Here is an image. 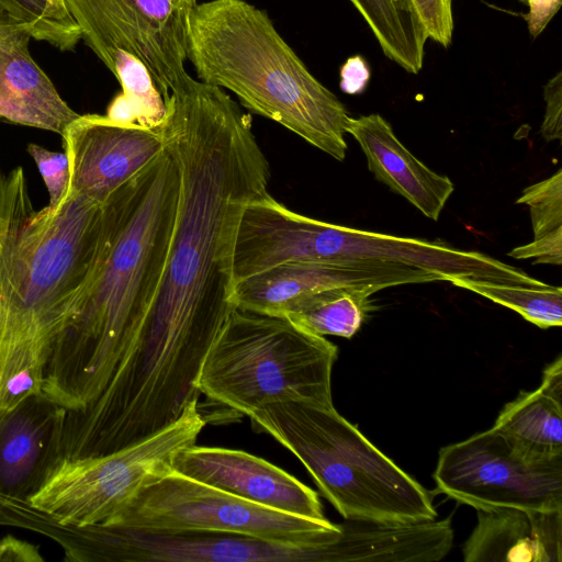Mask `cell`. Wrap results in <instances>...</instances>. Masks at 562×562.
I'll return each instance as SVG.
<instances>
[{"instance_id": "cell-31", "label": "cell", "mask_w": 562, "mask_h": 562, "mask_svg": "<svg viewBox=\"0 0 562 562\" xmlns=\"http://www.w3.org/2000/svg\"><path fill=\"white\" fill-rule=\"evenodd\" d=\"M562 4V0H527L526 21L529 33L537 37L546 29Z\"/></svg>"}, {"instance_id": "cell-18", "label": "cell", "mask_w": 562, "mask_h": 562, "mask_svg": "<svg viewBox=\"0 0 562 562\" xmlns=\"http://www.w3.org/2000/svg\"><path fill=\"white\" fill-rule=\"evenodd\" d=\"M339 539L324 547V562H435L453 542L451 519L381 522L346 519Z\"/></svg>"}, {"instance_id": "cell-24", "label": "cell", "mask_w": 562, "mask_h": 562, "mask_svg": "<svg viewBox=\"0 0 562 562\" xmlns=\"http://www.w3.org/2000/svg\"><path fill=\"white\" fill-rule=\"evenodd\" d=\"M516 203L529 206L533 237L562 227V170L524 189Z\"/></svg>"}, {"instance_id": "cell-27", "label": "cell", "mask_w": 562, "mask_h": 562, "mask_svg": "<svg viewBox=\"0 0 562 562\" xmlns=\"http://www.w3.org/2000/svg\"><path fill=\"white\" fill-rule=\"evenodd\" d=\"M546 110L540 127L547 142L562 139V71H558L543 87Z\"/></svg>"}, {"instance_id": "cell-9", "label": "cell", "mask_w": 562, "mask_h": 562, "mask_svg": "<svg viewBox=\"0 0 562 562\" xmlns=\"http://www.w3.org/2000/svg\"><path fill=\"white\" fill-rule=\"evenodd\" d=\"M437 490L475 509H562V459L527 457L497 429L440 449Z\"/></svg>"}, {"instance_id": "cell-14", "label": "cell", "mask_w": 562, "mask_h": 562, "mask_svg": "<svg viewBox=\"0 0 562 562\" xmlns=\"http://www.w3.org/2000/svg\"><path fill=\"white\" fill-rule=\"evenodd\" d=\"M66 409L42 393L0 417V493L29 498L60 459Z\"/></svg>"}, {"instance_id": "cell-22", "label": "cell", "mask_w": 562, "mask_h": 562, "mask_svg": "<svg viewBox=\"0 0 562 562\" xmlns=\"http://www.w3.org/2000/svg\"><path fill=\"white\" fill-rule=\"evenodd\" d=\"M452 285L472 291L506 306L539 328L562 324V289L541 281L536 283H501L473 278H456Z\"/></svg>"}, {"instance_id": "cell-5", "label": "cell", "mask_w": 562, "mask_h": 562, "mask_svg": "<svg viewBox=\"0 0 562 562\" xmlns=\"http://www.w3.org/2000/svg\"><path fill=\"white\" fill-rule=\"evenodd\" d=\"M81 40L121 85L105 116L160 128L165 97L187 75L198 0H66Z\"/></svg>"}, {"instance_id": "cell-6", "label": "cell", "mask_w": 562, "mask_h": 562, "mask_svg": "<svg viewBox=\"0 0 562 562\" xmlns=\"http://www.w3.org/2000/svg\"><path fill=\"white\" fill-rule=\"evenodd\" d=\"M0 279V417L41 393L44 367L66 324L74 291L70 261L19 243Z\"/></svg>"}, {"instance_id": "cell-13", "label": "cell", "mask_w": 562, "mask_h": 562, "mask_svg": "<svg viewBox=\"0 0 562 562\" xmlns=\"http://www.w3.org/2000/svg\"><path fill=\"white\" fill-rule=\"evenodd\" d=\"M101 561H319V548H296L229 533H148L103 525Z\"/></svg>"}, {"instance_id": "cell-8", "label": "cell", "mask_w": 562, "mask_h": 562, "mask_svg": "<svg viewBox=\"0 0 562 562\" xmlns=\"http://www.w3.org/2000/svg\"><path fill=\"white\" fill-rule=\"evenodd\" d=\"M206 424L199 398L175 423L117 451L89 458H61L27 498L61 524L106 522L150 479L172 470L181 450L196 445Z\"/></svg>"}, {"instance_id": "cell-19", "label": "cell", "mask_w": 562, "mask_h": 562, "mask_svg": "<svg viewBox=\"0 0 562 562\" xmlns=\"http://www.w3.org/2000/svg\"><path fill=\"white\" fill-rule=\"evenodd\" d=\"M493 427L531 459H562L561 356L543 370L537 390L521 391L503 407Z\"/></svg>"}, {"instance_id": "cell-7", "label": "cell", "mask_w": 562, "mask_h": 562, "mask_svg": "<svg viewBox=\"0 0 562 562\" xmlns=\"http://www.w3.org/2000/svg\"><path fill=\"white\" fill-rule=\"evenodd\" d=\"M102 525L148 533L240 535L296 548L331 544L341 532L327 518L274 510L172 470L150 479Z\"/></svg>"}, {"instance_id": "cell-29", "label": "cell", "mask_w": 562, "mask_h": 562, "mask_svg": "<svg viewBox=\"0 0 562 562\" xmlns=\"http://www.w3.org/2000/svg\"><path fill=\"white\" fill-rule=\"evenodd\" d=\"M369 80L370 68L360 55L349 57L340 68V89L348 94L362 93Z\"/></svg>"}, {"instance_id": "cell-28", "label": "cell", "mask_w": 562, "mask_h": 562, "mask_svg": "<svg viewBox=\"0 0 562 562\" xmlns=\"http://www.w3.org/2000/svg\"><path fill=\"white\" fill-rule=\"evenodd\" d=\"M516 259H535L532 263H562V227L531 243L514 248L509 254Z\"/></svg>"}, {"instance_id": "cell-17", "label": "cell", "mask_w": 562, "mask_h": 562, "mask_svg": "<svg viewBox=\"0 0 562 562\" xmlns=\"http://www.w3.org/2000/svg\"><path fill=\"white\" fill-rule=\"evenodd\" d=\"M465 562H562V509H476Z\"/></svg>"}, {"instance_id": "cell-26", "label": "cell", "mask_w": 562, "mask_h": 562, "mask_svg": "<svg viewBox=\"0 0 562 562\" xmlns=\"http://www.w3.org/2000/svg\"><path fill=\"white\" fill-rule=\"evenodd\" d=\"M428 38L448 47L452 41V0H412Z\"/></svg>"}, {"instance_id": "cell-20", "label": "cell", "mask_w": 562, "mask_h": 562, "mask_svg": "<svg viewBox=\"0 0 562 562\" xmlns=\"http://www.w3.org/2000/svg\"><path fill=\"white\" fill-rule=\"evenodd\" d=\"M372 31L384 55L404 70L424 65L426 30L412 0H349Z\"/></svg>"}, {"instance_id": "cell-12", "label": "cell", "mask_w": 562, "mask_h": 562, "mask_svg": "<svg viewBox=\"0 0 562 562\" xmlns=\"http://www.w3.org/2000/svg\"><path fill=\"white\" fill-rule=\"evenodd\" d=\"M172 471L250 503L312 519H326L318 495L293 475L248 452L192 446L178 452Z\"/></svg>"}, {"instance_id": "cell-16", "label": "cell", "mask_w": 562, "mask_h": 562, "mask_svg": "<svg viewBox=\"0 0 562 562\" xmlns=\"http://www.w3.org/2000/svg\"><path fill=\"white\" fill-rule=\"evenodd\" d=\"M346 133L360 145L368 169L391 191L437 221L454 190L451 180L429 169L395 136L380 114L348 119Z\"/></svg>"}, {"instance_id": "cell-21", "label": "cell", "mask_w": 562, "mask_h": 562, "mask_svg": "<svg viewBox=\"0 0 562 562\" xmlns=\"http://www.w3.org/2000/svg\"><path fill=\"white\" fill-rule=\"evenodd\" d=\"M374 292L362 286L324 290L295 303L283 317L319 336L351 338L372 310Z\"/></svg>"}, {"instance_id": "cell-3", "label": "cell", "mask_w": 562, "mask_h": 562, "mask_svg": "<svg viewBox=\"0 0 562 562\" xmlns=\"http://www.w3.org/2000/svg\"><path fill=\"white\" fill-rule=\"evenodd\" d=\"M249 417L303 463L345 519L401 524L436 519L430 493L334 406L280 401Z\"/></svg>"}, {"instance_id": "cell-25", "label": "cell", "mask_w": 562, "mask_h": 562, "mask_svg": "<svg viewBox=\"0 0 562 562\" xmlns=\"http://www.w3.org/2000/svg\"><path fill=\"white\" fill-rule=\"evenodd\" d=\"M27 151L35 161L48 190L49 202L47 207L55 211L63 202L69 188L68 157L65 151H52L33 143L27 145Z\"/></svg>"}, {"instance_id": "cell-10", "label": "cell", "mask_w": 562, "mask_h": 562, "mask_svg": "<svg viewBox=\"0 0 562 562\" xmlns=\"http://www.w3.org/2000/svg\"><path fill=\"white\" fill-rule=\"evenodd\" d=\"M69 161L68 191L103 203L164 150L160 128L79 114L61 134Z\"/></svg>"}, {"instance_id": "cell-15", "label": "cell", "mask_w": 562, "mask_h": 562, "mask_svg": "<svg viewBox=\"0 0 562 562\" xmlns=\"http://www.w3.org/2000/svg\"><path fill=\"white\" fill-rule=\"evenodd\" d=\"M25 26L0 11V120L61 136L79 114L30 53Z\"/></svg>"}, {"instance_id": "cell-1", "label": "cell", "mask_w": 562, "mask_h": 562, "mask_svg": "<svg viewBox=\"0 0 562 562\" xmlns=\"http://www.w3.org/2000/svg\"><path fill=\"white\" fill-rule=\"evenodd\" d=\"M178 195V168L165 148L102 203L94 259L42 376L41 393L66 418L98 400L135 347L165 268Z\"/></svg>"}, {"instance_id": "cell-30", "label": "cell", "mask_w": 562, "mask_h": 562, "mask_svg": "<svg viewBox=\"0 0 562 562\" xmlns=\"http://www.w3.org/2000/svg\"><path fill=\"white\" fill-rule=\"evenodd\" d=\"M44 558L35 546L14 536L0 538V562H43Z\"/></svg>"}, {"instance_id": "cell-4", "label": "cell", "mask_w": 562, "mask_h": 562, "mask_svg": "<svg viewBox=\"0 0 562 562\" xmlns=\"http://www.w3.org/2000/svg\"><path fill=\"white\" fill-rule=\"evenodd\" d=\"M337 346L285 317L235 308L212 342L198 389L214 403L250 416L259 407L299 401L333 407Z\"/></svg>"}, {"instance_id": "cell-32", "label": "cell", "mask_w": 562, "mask_h": 562, "mask_svg": "<svg viewBox=\"0 0 562 562\" xmlns=\"http://www.w3.org/2000/svg\"><path fill=\"white\" fill-rule=\"evenodd\" d=\"M517 1H519V2H521L524 4H527V0H517Z\"/></svg>"}, {"instance_id": "cell-23", "label": "cell", "mask_w": 562, "mask_h": 562, "mask_svg": "<svg viewBox=\"0 0 562 562\" xmlns=\"http://www.w3.org/2000/svg\"><path fill=\"white\" fill-rule=\"evenodd\" d=\"M0 11L19 22L37 41L71 52L81 40L66 0H0Z\"/></svg>"}, {"instance_id": "cell-2", "label": "cell", "mask_w": 562, "mask_h": 562, "mask_svg": "<svg viewBox=\"0 0 562 562\" xmlns=\"http://www.w3.org/2000/svg\"><path fill=\"white\" fill-rule=\"evenodd\" d=\"M187 59L200 81L233 92L251 113L345 160V105L310 72L266 11L245 0L198 3Z\"/></svg>"}, {"instance_id": "cell-11", "label": "cell", "mask_w": 562, "mask_h": 562, "mask_svg": "<svg viewBox=\"0 0 562 562\" xmlns=\"http://www.w3.org/2000/svg\"><path fill=\"white\" fill-rule=\"evenodd\" d=\"M446 281L439 272L381 261L291 262L234 284V304L241 311L283 317L304 297L334 288H385Z\"/></svg>"}]
</instances>
